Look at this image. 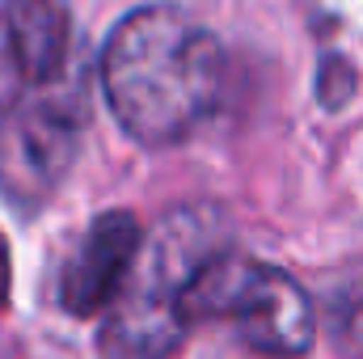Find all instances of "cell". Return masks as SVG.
Wrapping results in <instances>:
<instances>
[{
    "instance_id": "6da1fadb",
    "label": "cell",
    "mask_w": 363,
    "mask_h": 359,
    "mask_svg": "<svg viewBox=\"0 0 363 359\" xmlns=\"http://www.w3.org/2000/svg\"><path fill=\"white\" fill-rule=\"evenodd\" d=\"M101 89L131 140L165 148L186 140L216 110L224 51L190 13L144 4L110 30L101 47Z\"/></svg>"
},
{
    "instance_id": "7a4b0ae2",
    "label": "cell",
    "mask_w": 363,
    "mask_h": 359,
    "mask_svg": "<svg viewBox=\"0 0 363 359\" xmlns=\"http://www.w3.org/2000/svg\"><path fill=\"white\" fill-rule=\"evenodd\" d=\"M220 250H228L224 216L211 207L169 211L127 270L97 334L101 359H169L190 326V283Z\"/></svg>"
},
{
    "instance_id": "3957f363",
    "label": "cell",
    "mask_w": 363,
    "mask_h": 359,
    "mask_svg": "<svg viewBox=\"0 0 363 359\" xmlns=\"http://www.w3.org/2000/svg\"><path fill=\"white\" fill-rule=\"evenodd\" d=\"M190 321H233L237 334L271 359H300L313 347V304L279 267L220 250L194 275L186 296Z\"/></svg>"
},
{
    "instance_id": "277c9868",
    "label": "cell",
    "mask_w": 363,
    "mask_h": 359,
    "mask_svg": "<svg viewBox=\"0 0 363 359\" xmlns=\"http://www.w3.org/2000/svg\"><path fill=\"white\" fill-rule=\"evenodd\" d=\"M81 123L85 106L60 85L9 106V118L0 127V186L13 203L34 207L55 190L77 157Z\"/></svg>"
},
{
    "instance_id": "5b68a950",
    "label": "cell",
    "mask_w": 363,
    "mask_h": 359,
    "mask_svg": "<svg viewBox=\"0 0 363 359\" xmlns=\"http://www.w3.org/2000/svg\"><path fill=\"white\" fill-rule=\"evenodd\" d=\"M68 13L60 0L0 4V106H17L60 85L68 68Z\"/></svg>"
},
{
    "instance_id": "8992f818",
    "label": "cell",
    "mask_w": 363,
    "mask_h": 359,
    "mask_svg": "<svg viewBox=\"0 0 363 359\" xmlns=\"http://www.w3.org/2000/svg\"><path fill=\"white\" fill-rule=\"evenodd\" d=\"M140 224L131 211H106L89 224L72 258L60 275V304L72 317H93L97 309H110L118 296L127 270L140 254Z\"/></svg>"
},
{
    "instance_id": "52a82bcc",
    "label": "cell",
    "mask_w": 363,
    "mask_h": 359,
    "mask_svg": "<svg viewBox=\"0 0 363 359\" xmlns=\"http://www.w3.org/2000/svg\"><path fill=\"white\" fill-rule=\"evenodd\" d=\"M347 351H351V359H363V300L347 317Z\"/></svg>"
},
{
    "instance_id": "ba28073f",
    "label": "cell",
    "mask_w": 363,
    "mask_h": 359,
    "mask_svg": "<svg viewBox=\"0 0 363 359\" xmlns=\"http://www.w3.org/2000/svg\"><path fill=\"white\" fill-rule=\"evenodd\" d=\"M4 296H9V245L0 237V304H4Z\"/></svg>"
}]
</instances>
